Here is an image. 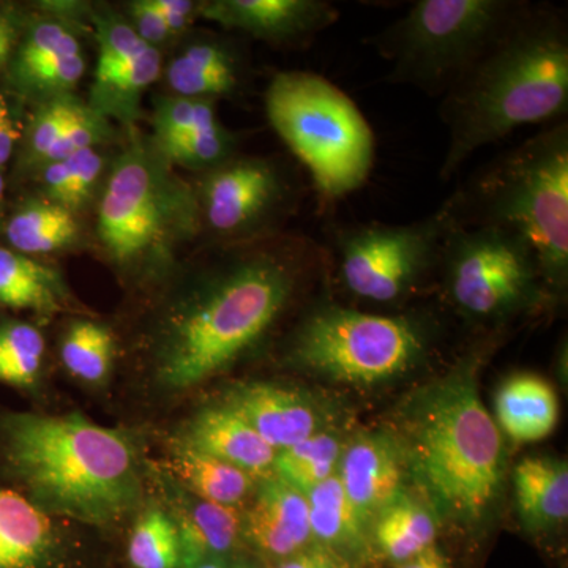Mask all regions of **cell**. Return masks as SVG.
<instances>
[{"label": "cell", "mask_w": 568, "mask_h": 568, "mask_svg": "<svg viewBox=\"0 0 568 568\" xmlns=\"http://www.w3.org/2000/svg\"><path fill=\"white\" fill-rule=\"evenodd\" d=\"M394 568H452V566L446 556H444V552L433 547L426 549V551L416 556L414 559L394 566Z\"/></svg>", "instance_id": "obj_45"}, {"label": "cell", "mask_w": 568, "mask_h": 568, "mask_svg": "<svg viewBox=\"0 0 568 568\" xmlns=\"http://www.w3.org/2000/svg\"><path fill=\"white\" fill-rule=\"evenodd\" d=\"M448 145L439 175L454 178L485 145L568 108V29L560 11L529 3L444 93Z\"/></svg>", "instance_id": "obj_2"}, {"label": "cell", "mask_w": 568, "mask_h": 568, "mask_svg": "<svg viewBox=\"0 0 568 568\" xmlns=\"http://www.w3.org/2000/svg\"><path fill=\"white\" fill-rule=\"evenodd\" d=\"M515 495L528 528L545 530L568 517V467L562 459L528 457L515 467Z\"/></svg>", "instance_id": "obj_21"}, {"label": "cell", "mask_w": 568, "mask_h": 568, "mask_svg": "<svg viewBox=\"0 0 568 568\" xmlns=\"http://www.w3.org/2000/svg\"><path fill=\"white\" fill-rule=\"evenodd\" d=\"M429 388L407 417V459L437 507L474 525L495 503L503 436L481 403L473 361Z\"/></svg>", "instance_id": "obj_4"}, {"label": "cell", "mask_w": 568, "mask_h": 568, "mask_svg": "<svg viewBox=\"0 0 568 568\" xmlns=\"http://www.w3.org/2000/svg\"><path fill=\"white\" fill-rule=\"evenodd\" d=\"M52 547V526L28 497L0 488V568H37Z\"/></svg>", "instance_id": "obj_22"}, {"label": "cell", "mask_w": 568, "mask_h": 568, "mask_svg": "<svg viewBox=\"0 0 568 568\" xmlns=\"http://www.w3.org/2000/svg\"><path fill=\"white\" fill-rule=\"evenodd\" d=\"M203 227L196 190L152 140L132 138L112 164L99 205L97 234L108 257L125 271H156Z\"/></svg>", "instance_id": "obj_6"}, {"label": "cell", "mask_w": 568, "mask_h": 568, "mask_svg": "<svg viewBox=\"0 0 568 568\" xmlns=\"http://www.w3.org/2000/svg\"><path fill=\"white\" fill-rule=\"evenodd\" d=\"M276 568H354L347 560L339 558L331 549L321 545H310L291 558L280 560Z\"/></svg>", "instance_id": "obj_42"}, {"label": "cell", "mask_w": 568, "mask_h": 568, "mask_svg": "<svg viewBox=\"0 0 568 568\" xmlns=\"http://www.w3.org/2000/svg\"><path fill=\"white\" fill-rule=\"evenodd\" d=\"M93 22L99 44L95 81L104 80L152 48L145 44L133 31L130 22L114 14H97Z\"/></svg>", "instance_id": "obj_36"}, {"label": "cell", "mask_w": 568, "mask_h": 568, "mask_svg": "<svg viewBox=\"0 0 568 568\" xmlns=\"http://www.w3.org/2000/svg\"><path fill=\"white\" fill-rule=\"evenodd\" d=\"M21 136L20 123L14 119L9 102L0 93V168L3 166L11 155H13L14 145Z\"/></svg>", "instance_id": "obj_44"}, {"label": "cell", "mask_w": 568, "mask_h": 568, "mask_svg": "<svg viewBox=\"0 0 568 568\" xmlns=\"http://www.w3.org/2000/svg\"><path fill=\"white\" fill-rule=\"evenodd\" d=\"M205 20L272 43H302L338 21L325 0H213L200 3Z\"/></svg>", "instance_id": "obj_13"}, {"label": "cell", "mask_w": 568, "mask_h": 568, "mask_svg": "<svg viewBox=\"0 0 568 568\" xmlns=\"http://www.w3.org/2000/svg\"><path fill=\"white\" fill-rule=\"evenodd\" d=\"M183 568H234L227 566L224 559L219 558H205L193 560V562L183 564Z\"/></svg>", "instance_id": "obj_47"}, {"label": "cell", "mask_w": 568, "mask_h": 568, "mask_svg": "<svg viewBox=\"0 0 568 568\" xmlns=\"http://www.w3.org/2000/svg\"><path fill=\"white\" fill-rule=\"evenodd\" d=\"M153 142L178 140L219 123L215 100L162 97L153 111Z\"/></svg>", "instance_id": "obj_35"}, {"label": "cell", "mask_w": 568, "mask_h": 568, "mask_svg": "<svg viewBox=\"0 0 568 568\" xmlns=\"http://www.w3.org/2000/svg\"><path fill=\"white\" fill-rule=\"evenodd\" d=\"M440 264L448 297L474 320L510 315L529 305L545 283L528 245L496 226L455 224L444 241Z\"/></svg>", "instance_id": "obj_10"}, {"label": "cell", "mask_w": 568, "mask_h": 568, "mask_svg": "<svg viewBox=\"0 0 568 568\" xmlns=\"http://www.w3.org/2000/svg\"><path fill=\"white\" fill-rule=\"evenodd\" d=\"M44 347L43 335L33 325H0V383L32 386L40 375Z\"/></svg>", "instance_id": "obj_32"}, {"label": "cell", "mask_w": 568, "mask_h": 568, "mask_svg": "<svg viewBox=\"0 0 568 568\" xmlns=\"http://www.w3.org/2000/svg\"><path fill=\"white\" fill-rule=\"evenodd\" d=\"M342 454L334 435L315 433L295 446L276 452L272 469L276 478L306 497L317 485L335 476Z\"/></svg>", "instance_id": "obj_28"}, {"label": "cell", "mask_w": 568, "mask_h": 568, "mask_svg": "<svg viewBox=\"0 0 568 568\" xmlns=\"http://www.w3.org/2000/svg\"><path fill=\"white\" fill-rule=\"evenodd\" d=\"M310 528L313 541L331 549L354 568L373 555L368 525L347 499L338 476L328 477L308 496Z\"/></svg>", "instance_id": "obj_18"}, {"label": "cell", "mask_w": 568, "mask_h": 568, "mask_svg": "<svg viewBox=\"0 0 568 568\" xmlns=\"http://www.w3.org/2000/svg\"><path fill=\"white\" fill-rule=\"evenodd\" d=\"M2 446L13 473L41 506L85 523L114 521L141 495L132 443L81 414H11Z\"/></svg>", "instance_id": "obj_3"}, {"label": "cell", "mask_w": 568, "mask_h": 568, "mask_svg": "<svg viewBox=\"0 0 568 568\" xmlns=\"http://www.w3.org/2000/svg\"><path fill=\"white\" fill-rule=\"evenodd\" d=\"M14 252L47 254L59 252L80 235L77 215L52 201H28L11 215L6 230Z\"/></svg>", "instance_id": "obj_25"}, {"label": "cell", "mask_w": 568, "mask_h": 568, "mask_svg": "<svg viewBox=\"0 0 568 568\" xmlns=\"http://www.w3.org/2000/svg\"><path fill=\"white\" fill-rule=\"evenodd\" d=\"M114 354V335L104 324L91 320L74 321L63 334V365L70 375L84 383L99 384L106 379Z\"/></svg>", "instance_id": "obj_31"}, {"label": "cell", "mask_w": 568, "mask_h": 568, "mask_svg": "<svg viewBox=\"0 0 568 568\" xmlns=\"http://www.w3.org/2000/svg\"><path fill=\"white\" fill-rule=\"evenodd\" d=\"M224 406L239 414L276 452L317 433V410L294 388L272 383L235 387Z\"/></svg>", "instance_id": "obj_15"}, {"label": "cell", "mask_w": 568, "mask_h": 568, "mask_svg": "<svg viewBox=\"0 0 568 568\" xmlns=\"http://www.w3.org/2000/svg\"><path fill=\"white\" fill-rule=\"evenodd\" d=\"M130 26L149 47L159 50L160 44L171 39L170 29L153 0H136L129 6Z\"/></svg>", "instance_id": "obj_41"}, {"label": "cell", "mask_w": 568, "mask_h": 568, "mask_svg": "<svg viewBox=\"0 0 568 568\" xmlns=\"http://www.w3.org/2000/svg\"><path fill=\"white\" fill-rule=\"evenodd\" d=\"M242 70L241 55L233 44L203 40L190 44L171 62L166 80L175 95L216 100L239 91Z\"/></svg>", "instance_id": "obj_19"}, {"label": "cell", "mask_w": 568, "mask_h": 568, "mask_svg": "<svg viewBox=\"0 0 568 568\" xmlns=\"http://www.w3.org/2000/svg\"><path fill=\"white\" fill-rule=\"evenodd\" d=\"M265 114L312 174L321 200H342L368 181L375 133L334 82L310 71L276 73L265 91Z\"/></svg>", "instance_id": "obj_7"}, {"label": "cell", "mask_w": 568, "mask_h": 568, "mask_svg": "<svg viewBox=\"0 0 568 568\" xmlns=\"http://www.w3.org/2000/svg\"><path fill=\"white\" fill-rule=\"evenodd\" d=\"M338 476L347 499L366 525L402 495L405 459L387 436H365L342 454Z\"/></svg>", "instance_id": "obj_14"}, {"label": "cell", "mask_w": 568, "mask_h": 568, "mask_svg": "<svg viewBox=\"0 0 568 568\" xmlns=\"http://www.w3.org/2000/svg\"><path fill=\"white\" fill-rule=\"evenodd\" d=\"M454 219L444 204L420 222L362 224L336 235L338 271L346 290L365 301L394 304L440 264Z\"/></svg>", "instance_id": "obj_11"}, {"label": "cell", "mask_w": 568, "mask_h": 568, "mask_svg": "<svg viewBox=\"0 0 568 568\" xmlns=\"http://www.w3.org/2000/svg\"><path fill=\"white\" fill-rule=\"evenodd\" d=\"M373 521L372 548L394 566L436 547L435 517L409 497L399 495Z\"/></svg>", "instance_id": "obj_24"}, {"label": "cell", "mask_w": 568, "mask_h": 568, "mask_svg": "<svg viewBox=\"0 0 568 568\" xmlns=\"http://www.w3.org/2000/svg\"><path fill=\"white\" fill-rule=\"evenodd\" d=\"M84 106V103L71 95L54 97L41 104L29 126V162L41 166L67 126Z\"/></svg>", "instance_id": "obj_38"}, {"label": "cell", "mask_w": 568, "mask_h": 568, "mask_svg": "<svg viewBox=\"0 0 568 568\" xmlns=\"http://www.w3.org/2000/svg\"><path fill=\"white\" fill-rule=\"evenodd\" d=\"M134 568H178L182 564L178 526L162 510H151L134 526L129 544Z\"/></svg>", "instance_id": "obj_33"}, {"label": "cell", "mask_w": 568, "mask_h": 568, "mask_svg": "<svg viewBox=\"0 0 568 568\" xmlns=\"http://www.w3.org/2000/svg\"><path fill=\"white\" fill-rule=\"evenodd\" d=\"M196 193L203 226L234 244L263 239L295 196L282 168L261 156H233L213 168Z\"/></svg>", "instance_id": "obj_12"}, {"label": "cell", "mask_w": 568, "mask_h": 568, "mask_svg": "<svg viewBox=\"0 0 568 568\" xmlns=\"http://www.w3.org/2000/svg\"><path fill=\"white\" fill-rule=\"evenodd\" d=\"M245 470L250 476L274 467L275 448L227 406L207 407L193 418L186 446Z\"/></svg>", "instance_id": "obj_17"}, {"label": "cell", "mask_w": 568, "mask_h": 568, "mask_svg": "<svg viewBox=\"0 0 568 568\" xmlns=\"http://www.w3.org/2000/svg\"><path fill=\"white\" fill-rule=\"evenodd\" d=\"M82 54L80 41L55 21H40L28 32L17 59V74L28 73L41 65Z\"/></svg>", "instance_id": "obj_37"}, {"label": "cell", "mask_w": 568, "mask_h": 568, "mask_svg": "<svg viewBox=\"0 0 568 568\" xmlns=\"http://www.w3.org/2000/svg\"><path fill=\"white\" fill-rule=\"evenodd\" d=\"M242 568H244V567H242ZM245 568H260V567H245Z\"/></svg>", "instance_id": "obj_49"}, {"label": "cell", "mask_w": 568, "mask_h": 568, "mask_svg": "<svg viewBox=\"0 0 568 568\" xmlns=\"http://www.w3.org/2000/svg\"><path fill=\"white\" fill-rule=\"evenodd\" d=\"M14 29L7 20H0V65L9 58L13 44Z\"/></svg>", "instance_id": "obj_46"}, {"label": "cell", "mask_w": 568, "mask_h": 568, "mask_svg": "<svg viewBox=\"0 0 568 568\" xmlns=\"http://www.w3.org/2000/svg\"><path fill=\"white\" fill-rule=\"evenodd\" d=\"M160 71L162 55L156 48H149L110 77L93 82L89 106L108 121L112 118L130 125L140 114L142 93L156 81Z\"/></svg>", "instance_id": "obj_26"}, {"label": "cell", "mask_w": 568, "mask_h": 568, "mask_svg": "<svg viewBox=\"0 0 568 568\" xmlns=\"http://www.w3.org/2000/svg\"><path fill=\"white\" fill-rule=\"evenodd\" d=\"M559 399L544 377L519 373L508 377L496 396V424L517 443H537L555 432Z\"/></svg>", "instance_id": "obj_20"}, {"label": "cell", "mask_w": 568, "mask_h": 568, "mask_svg": "<svg viewBox=\"0 0 568 568\" xmlns=\"http://www.w3.org/2000/svg\"><path fill=\"white\" fill-rule=\"evenodd\" d=\"M104 162L103 153L95 148L41 166V182L48 201L77 215L91 201L102 181Z\"/></svg>", "instance_id": "obj_30"}, {"label": "cell", "mask_w": 568, "mask_h": 568, "mask_svg": "<svg viewBox=\"0 0 568 568\" xmlns=\"http://www.w3.org/2000/svg\"><path fill=\"white\" fill-rule=\"evenodd\" d=\"M321 263L323 246L304 237L235 244L166 321L160 381L183 390L233 364L283 315L301 275Z\"/></svg>", "instance_id": "obj_1"}, {"label": "cell", "mask_w": 568, "mask_h": 568, "mask_svg": "<svg viewBox=\"0 0 568 568\" xmlns=\"http://www.w3.org/2000/svg\"><path fill=\"white\" fill-rule=\"evenodd\" d=\"M153 6L166 22L171 37L185 32L200 10V3L190 0H153Z\"/></svg>", "instance_id": "obj_43"}, {"label": "cell", "mask_w": 568, "mask_h": 568, "mask_svg": "<svg viewBox=\"0 0 568 568\" xmlns=\"http://www.w3.org/2000/svg\"><path fill=\"white\" fill-rule=\"evenodd\" d=\"M426 347L428 332L416 317L327 304L316 306L298 325L290 358L336 383L372 386L405 375Z\"/></svg>", "instance_id": "obj_9"}, {"label": "cell", "mask_w": 568, "mask_h": 568, "mask_svg": "<svg viewBox=\"0 0 568 568\" xmlns=\"http://www.w3.org/2000/svg\"><path fill=\"white\" fill-rule=\"evenodd\" d=\"M242 529L261 555L276 560L291 558L315 544L308 500L276 477L261 485Z\"/></svg>", "instance_id": "obj_16"}, {"label": "cell", "mask_w": 568, "mask_h": 568, "mask_svg": "<svg viewBox=\"0 0 568 568\" xmlns=\"http://www.w3.org/2000/svg\"><path fill=\"white\" fill-rule=\"evenodd\" d=\"M84 71V54H77L22 73L18 80L28 91L40 93L50 100L54 97L70 95L71 89L78 84Z\"/></svg>", "instance_id": "obj_40"}, {"label": "cell", "mask_w": 568, "mask_h": 568, "mask_svg": "<svg viewBox=\"0 0 568 568\" xmlns=\"http://www.w3.org/2000/svg\"><path fill=\"white\" fill-rule=\"evenodd\" d=\"M112 136L111 123L99 112L93 111L89 104L82 108L80 114L73 119V122L67 126L65 132L61 134L54 148L48 153L44 164L59 162L73 153L85 151V149H95ZM40 166V168H41Z\"/></svg>", "instance_id": "obj_39"}, {"label": "cell", "mask_w": 568, "mask_h": 568, "mask_svg": "<svg viewBox=\"0 0 568 568\" xmlns=\"http://www.w3.org/2000/svg\"><path fill=\"white\" fill-rule=\"evenodd\" d=\"M175 465L182 480L205 503L235 507L253 488L248 473L193 448L183 447Z\"/></svg>", "instance_id": "obj_29"}, {"label": "cell", "mask_w": 568, "mask_h": 568, "mask_svg": "<svg viewBox=\"0 0 568 568\" xmlns=\"http://www.w3.org/2000/svg\"><path fill=\"white\" fill-rule=\"evenodd\" d=\"M242 519L234 507L203 503L190 508L179 526L182 564L205 558L224 559L237 545Z\"/></svg>", "instance_id": "obj_27"}, {"label": "cell", "mask_w": 568, "mask_h": 568, "mask_svg": "<svg viewBox=\"0 0 568 568\" xmlns=\"http://www.w3.org/2000/svg\"><path fill=\"white\" fill-rule=\"evenodd\" d=\"M65 283L55 268L10 248H0V305L55 315L69 302Z\"/></svg>", "instance_id": "obj_23"}, {"label": "cell", "mask_w": 568, "mask_h": 568, "mask_svg": "<svg viewBox=\"0 0 568 568\" xmlns=\"http://www.w3.org/2000/svg\"><path fill=\"white\" fill-rule=\"evenodd\" d=\"M526 6L521 0H418L372 44L390 63L388 82L444 95Z\"/></svg>", "instance_id": "obj_8"}, {"label": "cell", "mask_w": 568, "mask_h": 568, "mask_svg": "<svg viewBox=\"0 0 568 568\" xmlns=\"http://www.w3.org/2000/svg\"><path fill=\"white\" fill-rule=\"evenodd\" d=\"M459 226H496L536 256L545 284L568 275V125L558 122L489 163L446 203Z\"/></svg>", "instance_id": "obj_5"}, {"label": "cell", "mask_w": 568, "mask_h": 568, "mask_svg": "<svg viewBox=\"0 0 568 568\" xmlns=\"http://www.w3.org/2000/svg\"><path fill=\"white\" fill-rule=\"evenodd\" d=\"M3 192H6V182H3L2 174H0V201H2Z\"/></svg>", "instance_id": "obj_48"}, {"label": "cell", "mask_w": 568, "mask_h": 568, "mask_svg": "<svg viewBox=\"0 0 568 568\" xmlns=\"http://www.w3.org/2000/svg\"><path fill=\"white\" fill-rule=\"evenodd\" d=\"M153 144L171 164L211 171L233 159L235 136L219 122L201 132L186 134L173 141L153 142Z\"/></svg>", "instance_id": "obj_34"}]
</instances>
